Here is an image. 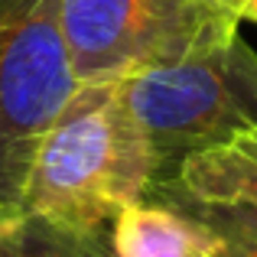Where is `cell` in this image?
I'll use <instances>...</instances> for the list:
<instances>
[{"mask_svg": "<svg viewBox=\"0 0 257 257\" xmlns=\"http://www.w3.org/2000/svg\"><path fill=\"white\" fill-rule=\"evenodd\" d=\"M157 179V153L127 107L120 78L78 82L36 147L23 215L78 238H101Z\"/></svg>", "mask_w": 257, "mask_h": 257, "instance_id": "1", "label": "cell"}, {"mask_svg": "<svg viewBox=\"0 0 257 257\" xmlns=\"http://www.w3.org/2000/svg\"><path fill=\"white\" fill-rule=\"evenodd\" d=\"M127 107L150 137L160 176L186 157L257 127V52L228 30L176 62L120 78Z\"/></svg>", "mask_w": 257, "mask_h": 257, "instance_id": "2", "label": "cell"}, {"mask_svg": "<svg viewBox=\"0 0 257 257\" xmlns=\"http://www.w3.org/2000/svg\"><path fill=\"white\" fill-rule=\"evenodd\" d=\"M75 88L62 0H0V215H23L36 147Z\"/></svg>", "mask_w": 257, "mask_h": 257, "instance_id": "3", "label": "cell"}, {"mask_svg": "<svg viewBox=\"0 0 257 257\" xmlns=\"http://www.w3.org/2000/svg\"><path fill=\"white\" fill-rule=\"evenodd\" d=\"M238 23L241 17L218 0H62L78 82H114L176 62Z\"/></svg>", "mask_w": 257, "mask_h": 257, "instance_id": "4", "label": "cell"}, {"mask_svg": "<svg viewBox=\"0 0 257 257\" xmlns=\"http://www.w3.org/2000/svg\"><path fill=\"white\" fill-rule=\"evenodd\" d=\"M221 238L199 212L134 202L111 225V257H218Z\"/></svg>", "mask_w": 257, "mask_h": 257, "instance_id": "5", "label": "cell"}, {"mask_svg": "<svg viewBox=\"0 0 257 257\" xmlns=\"http://www.w3.org/2000/svg\"><path fill=\"white\" fill-rule=\"evenodd\" d=\"M176 182L199 205H257V127L195 150L179 163Z\"/></svg>", "mask_w": 257, "mask_h": 257, "instance_id": "6", "label": "cell"}, {"mask_svg": "<svg viewBox=\"0 0 257 257\" xmlns=\"http://www.w3.org/2000/svg\"><path fill=\"white\" fill-rule=\"evenodd\" d=\"M26 218V257H107L101 238H78L46 221Z\"/></svg>", "mask_w": 257, "mask_h": 257, "instance_id": "7", "label": "cell"}, {"mask_svg": "<svg viewBox=\"0 0 257 257\" xmlns=\"http://www.w3.org/2000/svg\"><path fill=\"white\" fill-rule=\"evenodd\" d=\"M192 205L218 231V257H257V225L251 218H244L234 205H199V202H192Z\"/></svg>", "mask_w": 257, "mask_h": 257, "instance_id": "8", "label": "cell"}, {"mask_svg": "<svg viewBox=\"0 0 257 257\" xmlns=\"http://www.w3.org/2000/svg\"><path fill=\"white\" fill-rule=\"evenodd\" d=\"M0 257H26L23 215H0Z\"/></svg>", "mask_w": 257, "mask_h": 257, "instance_id": "9", "label": "cell"}, {"mask_svg": "<svg viewBox=\"0 0 257 257\" xmlns=\"http://www.w3.org/2000/svg\"><path fill=\"white\" fill-rule=\"evenodd\" d=\"M241 20H251V23H257V0H247V4L241 7Z\"/></svg>", "mask_w": 257, "mask_h": 257, "instance_id": "10", "label": "cell"}, {"mask_svg": "<svg viewBox=\"0 0 257 257\" xmlns=\"http://www.w3.org/2000/svg\"><path fill=\"white\" fill-rule=\"evenodd\" d=\"M218 4H221V7H228L231 13H238V17H241V7H244L247 0H218Z\"/></svg>", "mask_w": 257, "mask_h": 257, "instance_id": "11", "label": "cell"}]
</instances>
